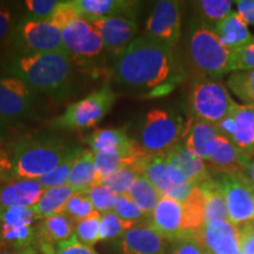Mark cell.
<instances>
[{
    "instance_id": "6da1fadb",
    "label": "cell",
    "mask_w": 254,
    "mask_h": 254,
    "mask_svg": "<svg viewBox=\"0 0 254 254\" xmlns=\"http://www.w3.org/2000/svg\"><path fill=\"white\" fill-rule=\"evenodd\" d=\"M112 72L120 84L151 90L152 95L168 93L180 80L173 51L145 36L136 37L116 57Z\"/></svg>"
},
{
    "instance_id": "7a4b0ae2",
    "label": "cell",
    "mask_w": 254,
    "mask_h": 254,
    "mask_svg": "<svg viewBox=\"0 0 254 254\" xmlns=\"http://www.w3.org/2000/svg\"><path fill=\"white\" fill-rule=\"evenodd\" d=\"M7 69L8 74L21 79L37 93L58 103L72 95L73 58L68 52L14 55Z\"/></svg>"
},
{
    "instance_id": "3957f363",
    "label": "cell",
    "mask_w": 254,
    "mask_h": 254,
    "mask_svg": "<svg viewBox=\"0 0 254 254\" xmlns=\"http://www.w3.org/2000/svg\"><path fill=\"white\" fill-rule=\"evenodd\" d=\"M68 147L62 136L53 132L14 139L8 146V180H38L55 171L67 158Z\"/></svg>"
},
{
    "instance_id": "277c9868",
    "label": "cell",
    "mask_w": 254,
    "mask_h": 254,
    "mask_svg": "<svg viewBox=\"0 0 254 254\" xmlns=\"http://www.w3.org/2000/svg\"><path fill=\"white\" fill-rule=\"evenodd\" d=\"M187 55L196 77L219 80L231 73L232 52L222 45L214 28L199 18L190 25Z\"/></svg>"
},
{
    "instance_id": "5b68a950",
    "label": "cell",
    "mask_w": 254,
    "mask_h": 254,
    "mask_svg": "<svg viewBox=\"0 0 254 254\" xmlns=\"http://www.w3.org/2000/svg\"><path fill=\"white\" fill-rule=\"evenodd\" d=\"M184 135L182 117L173 111L153 109L142 120L136 144L147 159L165 158L180 144Z\"/></svg>"
},
{
    "instance_id": "8992f818",
    "label": "cell",
    "mask_w": 254,
    "mask_h": 254,
    "mask_svg": "<svg viewBox=\"0 0 254 254\" xmlns=\"http://www.w3.org/2000/svg\"><path fill=\"white\" fill-rule=\"evenodd\" d=\"M116 100L117 94L110 85H104L79 101L69 104L51 125L60 131H85L97 125L110 112Z\"/></svg>"
},
{
    "instance_id": "52a82bcc",
    "label": "cell",
    "mask_w": 254,
    "mask_h": 254,
    "mask_svg": "<svg viewBox=\"0 0 254 254\" xmlns=\"http://www.w3.org/2000/svg\"><path fill=\"white\" fill-rule=\"evenodd\" d=\"M236 101L219 80L196 77L190 93V111L195 122L217 125L233 110Z\"/></svg>"
},
{
    "instance_id": "ba28073f",
    "label": "cell",
    "mask_w": 254,
    "mask_h": 254,
    "mask_svg": "<svg viewBox=\"0 0 254 254\" xmlns=\"http://www.w3.org/2000/svg\"><path fill=\"white\" fill-rule=\"evenodd\" d=\"M14 55H39V53L68 52L64 45L62 30L27 15L18 21L11 37Z\"/></svg>"
},
{
    "instance_id": "9c48e42d",
    "label": "cell",
    "mask_w": 254,
    "mask_h": 254,
    "mask_svg": "<svg viewBox=\"0 0 254 254\" xmlns=\"http://www.w3.org/2000/svg\"><path fill=\"white\" fill-rule=\"evenodd\" d=\"M39 93L14 75L0 73V114L11 123L36 119Z\"/></svg>"
},
{
    "instance_id": "30bf717a",
    "label": "cell",
    "mask_w": 254,
    "mask_h": 254,
    "mask_svg": "<svg viewBox=\"0 0 254 254\" xmlns=\"http://www.w3.org/2000/svg\"><path fill=\"white\" fill-rule=\"evenodd\" d=\"M226 201L228 220L241 226L254 220V189L243 173H211Z\"/></svg>"
},
{
    "instance_id": "8fae6325",
    "label": "cell",
    "mask_w": 254,
    "mask_h": 254,
    "mask_svg": "<svg viewBox=\"0 0 254 254\" xmlns=\"http://www.w3.org/2000/svg\"><path fill=\"white\" fill-rule=\"evenodd\" d=\"M37 220L31 207L0 209V244L4 250L36 247Z\"/></svg>"
},
{
    "instance_id": "7c38bea8",
    "label": "cell",
    "mask_w": 254,
    "mask_h": 254,
    "mask_svg": "<svg viewBox=\"0 0 254 254\" xmlns=\"http://www.w3.org/2000/svg\"><path fill=\"white\" fill-rule=\"evenodd\" d=\"M182 7L180 1H158L146 21L144 36L173 51L182 36Z\"/></svg>"
},
{
    "instance_id": "4fadbf2b",
    "label": "cell",
    "mask_w": 254,
    "mask_h": 254,
    "mask_svg": "<svg viewBox=\"0 0 254 254\" xmlns=\"http://www.w3.org/2000/svg\"><path fill=\"white\" fill-rule=\"evenodd\" d=\"M150 225L168 241L195 237L187 206L168 196H161L151 215Z\"/></svg>"
},
{
    "instance_id": "5bb4252c",
    "label": "cell",
    "mask_w": 254,
    "mask_h": 254,
    "mask_svg": "<svg viewBox=\"0 0 254 254\" xmlns=\"http://www.w3.org/2000/svg\"><path fill=\"white\" fill-rule=\"evenodd\" d=\"M64 45L73 59H97L105 50L103 38L97 27L82 18L73 20L62 30Z\"/></svg>"
},
{
    "instance_id": "9a60e30c",
    "label": "cell",
    "mask_w": 254,
    "mask_h": 254,
    "mask_svg": "<svg viewBox=\"0 0 254 254\" xmlns=\"http://www.w3.org/2000/svg\"><path fill=\"white\" fill-rule=\"evenodd\" d=\"M92 24L100 32L105 50L114 57L122 53L136 38L135 20L125 15L100 18Z\"/></svg>"
},
{
    "instance_id": "2e32d148",
    "label": "cell",
    "mask_w": 254,
    "mask_h": 254,
    "mask_svg": "<svg viewBox=\"0 0 254 254\" xmlns=\"http://www.w3.org/2000/svg\"><path fill=\"white\" fill-rule=\"evenodd\" d=\"M195 238L206 252L213 254H241L239 227L227 220H217L204 225Z\"/></svg>"
},
{
    "instance_id": "e0dca14e",
    "label": "cell",
    "mask_w": 254,
    "mask_h": 254,
    "mask_svg": "<svg viewBox=\"0 0 254 254\" xmlns=\"http://www.w3.org/2000/svg\"><path fill=\"white\" fill-rule=\"evenodd\" d=\"M75 225L64 213L41 219L36 227V249L41 254H55L57 245L75 236Z\"/></svg>"
},
{
    "instance_id": "ac0fdd59",
    "label": "cell",
    "mask_w": 254,
    "mask_h": 254,
    "mask_svg": "<svg viewBox=\"0 0 254 254\" xmlns=\"http://www.w3.org/2000/svg\"><path fill=\"white\" fill-rule=\"evenodd\" d=\"M170 241L157 233L150 222L135 225L119 240L120 254H166Z\"/></svg>"
},
{
    "instance_id": "d6986e66",
    "label": "cell",
    "mask_w": 254,
    "mask_h": 254,
    "mask_svg": "<svg viewBox=\"0 0 254 254\" xmlns=\"http://www.w3.org/2000/svg\"><path fill=\"white\" fill-rule=\"evenodd\" d=\"M168 164L192 185L199 186L211 178V171L204 159L179 144L166 157Z\"/></svg>"
},
{
    "instance_id": "ffe728a7",
    "label": "cell",
    "mask_w": 254,
    "mask_h": 254,
    "mask_svg": "<svg viewBox=\"0 0 254 254\" xmlns=\"http://www.w3.org/2000/svg\"><path fill=\"white\" fill-rule=\"evenodd\" d=\"M45 189L38 180H11L0 186V209L32 207L39 201Z\"/></svg>"
},
{
    "instance_id": "44dd1931",
    "label": "cell",
    "mask_w": 254,
    "mask_h": 254,
    "mask_svg": "<svg viewBox=\"0 0 254 254\" xmlns=\"http://www.w3.org/2000/svg\"><path fill=\"white\" fill-rule=\"evenodd\" d=\"M249 159L233 142L219 134L213 153L206 164L211 173H243Z\"/></svg>"
},
{
    "instance_id": "7402d4cb",
    "label": "cell",
    "mask_w": 254,
    "mask_h": 254,
    "mask_svg": "<svg viewBox=\"0 0 254 254\" xmlns=\"http://www.w3.org/2000/svg\"><path fill=\"white\" fill-rule=\"evenodd\" d=\"M80 18L93 23L105 17L125 15L134 19L138 2L126 0H75Z\"/></svg>"
},
{
    "instance_id": "603a6c76",
    "label": "cell",
    "mask_w": 254,
    "mask_h": 254,
    "mask_svg": "<svg viewBox=\"0 0 254 254\" xmlns=\"http://www.w3.org/2000/svg\"><path fill=\"white\" fill-rule=\"evenodd\" d=\"M214 31L222 45L231 52L254 41V36L250 32L249 25L237 12H232L227 18L215 25Z\"/></svg>"
},
{
    "instance_id": "cb8c5ba5",
    "label": "cell",
    "mask_w": 254,
    "mask_h": 254,
    "mask_svg": "<svg viewBox=\"0 0 254 254\" xmlns=\"http://www.w3.org/2000/svg\"><path fill=\"white\" fill-rule=\"evenodd\" d=\"M219 132L215 125L204 122H194L185 131L184 146L206 161L213 153Z\"/></svg>"
},
{
    "instance_id": "d4e9b609",
    "label": "cell",
    "mask_w": 254,
    "mask_h": 254,
    "mask_svg": "<svg viewBox=\"0 0 254 254\" xmlns=\"http://www.w3.org/2000/svg\"><path fill=\"white\" fill-rule=\"evenodd\" d=\"M232 114L237 123V133L231 141L251 158L254 155V107L236 103Z\"/></svg>"
},
{
    "instance_id": "484cf974",
    "label": "cell",
    "mask_w": 254,
    "mask_h": 254,
    "mask_svg": "<svg viewBox=\"0 0 254 254\" xmlns=\"http://www.w3.org/2000/svg\"><path fill=\"white\" fill-rule=\"evenodd\" d=\"M80 190H81L69 186L67 184L47 189L39 201L34 206H32L31 208L39 220L49 218L51 215L63 213L68 200Z\"/></svg>"
},
{
    "instance_id": "4316f807",
    "label": "cell",
    "mask_w": 254,
    "mask_h": 254,
    "mask_svg": "<svg viewBox=\"0 0 254 254\" xmlns=\"http://www.w3.org/2000/svg\"><path fill=\"white\" fill-rule=\"evenodd\" d=\"M199 189L204 198L205 208V225L217 220H228V212L226 201L220 187L213 178H209L199 185Z\"/></svg>"
},
{
    "instance_id": "83f0119b",
    "label": "cell",
    "mask_w": 254,
    "mask_h": 254,
    "mask_svg": "<svg viewBox=\"0 0 254 254\" xmlns=\"http://www.w3.org/2000/svg\"><path fill=\"white\" fill-rule=\"evenodd\" d=\"M86 144L93 153L107 148H133L135 140L127 135L125 128H101L92 133L86 138Z\"/></svg>"
},
{
    "instance_id": "f1b7e54d",
    "label": "cell",
    "mask_w": 254,
    "mask_h": 254,
    "mask_svg": "<svg viewBox=\"0 0 254 254\" xmlns=\"http://www.w3.org/2000/svg\"><path fill=\"white\" fill-rule=\"evenodd\" d=\"M97 179L98 173L97 168H95L94 153L91 150L82 148L80 154L75 159L66 184L84 190L90 189L97 182Z\"/></svg>"
},
{
    "instance_id": "f546056e",
    "label": "cell",
    "mask_w": 254,
    "mask_h": 254,
    "mask_svg": "<svg viewBox=\"0 0 254 254\" xmlns=\"http://www.w3.org/2000/svg\"><path fill=\"white\" fill-rule=\"evenodd\" d=\"M144 164L127 165V166L120 167L116 172L109 174V176L100 178L99 183L101 185L109 187L118 195H126L134 185V183L139 178L142 177L144 171Z\"/></svg>"
},
{
    "instance_id": "4dcf8cb0",
    "label": "cell",
    "mask_w": 254,
    "mask_h": 254,
    "mask_svg": "<svg viewBox=\"0 0 254 254\" xmlns=\"http://www.w3.org/2000/svg\"><path fill=\"white\" fill-rule=\"evenodd\" d=\"M126 195L150 219L163 196L145 177L139 178Z\"/></svg>"
},
{
    "instance_id": "1f68e13d",
    "label": "cell",
    "mask_w": 254,
    "mask_h": 254,
    "mask_svg": "<svg viewBox=\"0 0 254 254\" xmlns=\"http://www.w3.org/2000/svg\"><path fill=\"white\" fill-rule=\"evenodd\" d=\"M234 4L236 1L232 0H200L194 2V6L200 20L214 28L233 12Z\"/></svg>"
},
{
    "instance_id": "d6a6232c",
    "label": "cell",
    "mask_w": 254,
    "mask_h": 254,
    "mask_svg": "<svg viewBox=\"0 0 254 254\" xmlns=\"http://www.w3.org/2000/svg\"><path fill=\"white\" fill-rule=\"evenodd\" d=\"M227 87L244 105L254 107V69L232 72L227 79Z\"/></svg>"
},
{
    "instance_id": "836d02e7",
    "label": "cell",
    "mask_w": 254,
    "mask_h": 254,
    "mask_svg": "<svg viewBox=\"0 0 254 254\" xmlns=\"http://www.w3.org/2000/svg\"><path fill=\"white\" fill-rule=\"evenodd\" d=\"M138 224L123 220L113 211L101 214L100 241L120 240L127 231Z\"/></svg>"
},
{
    "instance_id": "e575fe53",
    "label": "cell",
    "mask_w": 254,
    "mask_h": 254,
    "mask_svg": "<svg viewBox=\"0 0 254 254\" xmlns=\"http://www.w3.org/2000/svg\"><path fill=\"white\" fill-rule=\"evenodd\" d=\"M82 148L80 147H73V150L71 151V153L67 155V158H66L55 171H52V172L47 174V176L38 179L40 185L45 190L65 185V184L67 183L69 172H71L73 165H74L75 159L78 158V155L80 154Z\"/></svg>"
},
{
    "instance_id": "d590c367",
    "label": "cell",
    "mask_w": 254,
    "mask_h": 254,
    "mask_svg": "<svg viewBox=\"0 0 254 254\" xmlns=\"http://www.w3.org/2000/svg\"><path fill=\"white\" fill-rule=\"evenodd\" d=\"M101 213L94 211L87 218L78 221L75 225V237L84 245L93 247L100 241Z\"/></svg>"
},
{
    "instance_id": "8d00e7d4",
    "label": "cell",
    "mask_w": 254,
    "mask_h": 254,
    "mask_svg": "<svg viewBox=\"0 0 254 254\" xmlns=\"http://www.w3.org/2000/svg\"><path fill=\"white\" fill-rule=\"evenodd\" d=\"M95 211L93 204L91 202L88 198L86 190H80V192L75 193L71 199L68 200L64 208L63 213L69 217L72 220L75 222L82 220V219L87 218Z\"/></svg>"
},
{
    "instance_id": "74e56055",
    "label": "cell",
    "mask_w": 254,
    "mask_h": 254,
    "mask_svg": "<svg viewBox=\"0 0 254 254\" xmlns=\"http://www.w3.org/2000/svg\"><path fill=\"white\" fill-rule=\"evenodd\" d=\"M86 192L95 211L101 214L113 211L114 202L118 194H116L109 187L101 184H95L87 189Z\"/></svg>"
},
{
    "instance_id": "f35d334b",
    "label": "cell",
    "mask_w": 254,
    "mask_h": 254,
    "mask_svg": "<svg viewBox=\"0 0 254 254\" xmlns=\"http://www.w3.org/2000/svg\"><path fill=\"white\" fill-rule=\"evenodd\" d=\"M113 212L123 220L131 221L133 224L150 222V218L136 206L127 195H117Z\"/></svg>"
},
{
    "instance_id": "ab89813d",
    "label": "cell",
    "mask_w": 254,
    "mask_h": 254,
    "mask_svg": "<svg viewBox=\"0 0 254 254\" xmlns=\"http://www.w3.org/2000/svg\"><path fill=\"white\" fill-rule=\"evenodd\" d=\"M78 18H80V13L75 5V0L73 1L69 0V1H59V5L57 6L53 13L46 19V21L55 25L59 30H63L66 25Z\"/></svg>"
},
{
    "instance_id": "60d3db41",
    "label": "cell",
    "mask_w": 254,
    "mask_h": 254,
    "mask_svg": "<svg viewBox=\"0 0 254 254\" xmlns=\"http://www.w3.org/2000/svg\"><path fill=\"white\" fill-rule=\"evenodd\" d=\"M254 69V41L232 52L231 73Z\"/></svg>"
},
{
    "instance_id": "b9f144b4",
    "label": "cell",
    "mask_w": 254,
    "mask_h": 254,
    "mask_svg": "<svg viewBox=\"0 0 254 254\" xmlns=\"http://www.w3.org/2000/svg\"><path fill=\"white\" fill-rule=\"evenodd\" d=\"M166 254H206V251L195 237H190L170 241Z\"/></svg>"
},
{
    "instance_id": "7bdbcfd3",
    "label": "cell",
    "mask_w": 254,
    "mask_h": 254,
    "mask_svg": "<svg viewBox=\"0 0 254 254\" xmlns=\"http://www.w3.org/2000/svg\"><path fill=\"white\" fill-rule=\"evenodd\" d=\"M24 4L27 11L30 12L31 17L46 20L59 5V1L57 0H26Z\"/></svg>"
},
{
    "instance_id": "ee69618b",
    "label": "cell",
    "mask_w": 254,
    "mask_h": 254,
    "mask_svg": "<svg viewBox=\"0 0 254 254\" xmlns=\"http://www.w3.org/2000/svg\"><path fill=\"white\" fill-rule=\"evenodd\" d=\"M55 254H98L93 247L86 246L81 244L77 239V237H73L67 241L60 243L56 247Z\"/></svg>"
},
{
    "instance_id": "f6af8a7d",
    "label": "cell",
    "mask_w": 254,
    "mask_h": 254,
    "mask_svg": "<svg viewBox=\"0 0 254 254\" xmlns=\"http://www.w3.org/2000/svg\"><path fill=\"white\" fill-rule=\"evenodd\" d=\"M13 14L4 2L0 4V45L13 34Z\"/></svg>"
},
{
    "instance_id": "bcb514c9",
    "label": "cell",
    "mask_w": 254,
    "mask_h": 254,
    "mask_svg": "<svg viewBox=\"0 0 254 254\" xmlns=\"http://www.w3.org/2000/svg\"><path fill=\"white\" fill-rule=\"evenodd\" d=\"M239 245L241 254H254V220L239 226Z\"/></svg>"
},
{
    "instance_id": "7dc6e473",
    "label": "cell",
    "mask_w": 254,
    "mask_h": 254,
    "mask_svg": "<svg viewBox=\"0 0 254 254\" xmlns=\"http://www.w3.org/2000/svg\"><path fill=\"white\" fill-rule=\"evenodd\" d=\"M237 13L247 25L254 26V0H237Z\"/></svg>"
},
{
    "instance_id": "c3c4849f",
    "label": "cell",
    "mask_w": 254,
    "mask_h": 254,
    "mask_svg": "<svg viewBox=\"0 0 254 254\" xmlns=\"http://www.w3.org/2000/svg\"><path fill=\"white\" fill-rule=\"evenodd\" d=\"M13 123H11L0 114V144L13 141Z\"/></svg>"
},
{
    "instance_id": "681fc988",
    "label": "cell",
    "mask_w": 254,
    "mask_h": 254,
    "mask_svg": "<svg viewBox=\"0 0 254 254\" xmlns=\"http://www.w3.org/2000/svg\"><path fill=\"white\" fill-rule=\"evenodd\" d=\"M9 164L7 158V152L5 147L0 144V180H8Z\"/></svg>"
},
{
    "instance_id": "f907efd6",
    "label": "cell",
    "mask_w": 254,
    "mask_h": 254,
    "mask_svg": "<svg viewBox=\"0 0 254 254\" xmlns=\"http://www.w3.org/2000/svg\"><path fill=\"white\" fill-rule=\"evenodd\" d=\"M244 177L251 184V186L254 189V155H252L246 163V166L244 168Z\"/></svg>"
},
{
    "instance_id": "816d5d0a",
    "label": "cell",
    "mask_w": 254,
    "mask_h": 254,
    "mask_svg": "<svg viewBox=\"0 0 254 254\" xmlns=\"http://www.w3.org/2000/svg\"><path fill=\"white\" fill-rule=\"evenodd\" d=\"M0 254H39L36 247H30L25 250H14V249H5Z\"/></svg>"
},
{
    "instance_id": "f5cc1de1",
    "label": "cell",
    "mask_w": 254,
    "mask_h": 254,
    "mask_svg": "<svg viewBox=\"0 0 254 254\" xmlns=\"http://www.w3.org/2000/svg\"><path fill=\"white\" fill-rule=\"evenodd\" d=\"M2 250H4V247H2V245H1V244H0V252H1V251Z\"/></svg>"
},
{
    "instance_id": "db71d44e",
    "label": "cell",
    "mask_w": 254,
    "mask_h": 254,
    "mask_svg": "<svg viewBox=\"0 0 254 254\" xmlns=\"http://www.w3.org/2000/svg\"><path fill=\"white\" fill-rule=\"evenodd\" d=\"M206 254H213V253H209V252H206Z\"/></svg>"
},
{
    "instance_id": "11a10c76",
    "label": "cell",
    "mask_w": 254,
    "mask_h": 254,
    "mask_svg": "<svg viewBox=\"0 0 254 254\" xmlns=\"http://www.w3.org/2000/svg\"><path fill=\"white\" fill-rule=\"evenodd\" d=\"M0 4H1V1H0Z\"/></svg>"
}]
</instances>
